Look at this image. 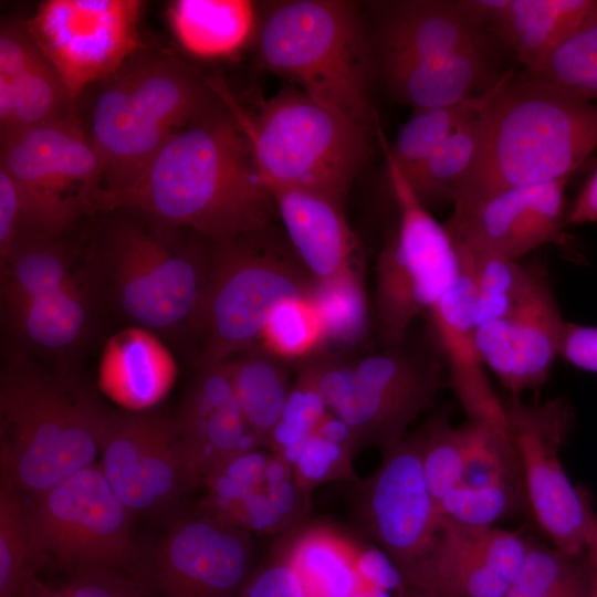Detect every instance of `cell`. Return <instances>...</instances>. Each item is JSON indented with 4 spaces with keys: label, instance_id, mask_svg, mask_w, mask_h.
I'll return each instance as SVG.
<instances>
[{
    "label": "cell",
    "instance_id": "6da1fadb",
    "mask_svg": "<svg viewBox=\"0 0 597 597\" xmlns=\"http://www.w3.org/2000/svg\"><path fill=\"white\" fill-rule=\"evenodd\" d=\"M220 95L222 103L177 133L113 210L138 209L213 242L279 222L250 140Z\"/></svg>",
    "mask_w": 597,
    "mask_h": 597
},
{
    "label": "cell",
    "instance_id": "7a4b0ae2",
    "mask_svg": "<svg viewBox=\"0 0 597 597\" xmlns=\"http://www.w3.org/2000/svg\"><path fill=\"white\" fill-rule=\"evenodd\" d=\"M480 128L451 217L509 189L570 178L597 149V103L507 70L480 112Z\"/></svg>",
    "mask_w": 597,
    "mask_h": 597
},
{
    "label": "cell",
    "instance_id": "3957f363",
    "mask_svg": "<svg viewBox=\"0 0 597 597\" xmlns=\"http://www.w3.org/2000/svg\"><path fill=\"white\" fill-rule=\"evenodd\" d=\"M90 88L93 97L81 125L103 165L96 209L103 213L136 186L177 133L222 103L213 80L168 52L146 46Z\"/></svg>",
    "mask_w": 597,
    "mask_h": 597
},
{
    "label": "cell",
    "instance_id": "277c9868",
    "mask_svg": "<svg viewBox=\"0 0 597 597\" xmlns=\"http://www.w3.org/2000/svg\"><path fill=\"white\" fill-rule=\"evenodd\" d=\"M104 213L85 258L105 300L138 328L196 339L213 241L138 209Z\"/></svg>",
    "mask_w": 597,
    "mask_h": 597
},
{
    "label": "cell",
    "instance_id": "5b68a950",
    "mask_svg": "<svg viewBox=\"0 0 597 597\" xmlns=\"http://www.w3.org/2000/svg\"><path fill=\"white\" fill-rule=\"evenodd\" d=\"M108 411L78 374L2 348L1 470L21 492H42L95 463Z\"/></svg>",
    "mask_w": 597,
    "mask_h": 597
},
{
    "label": "cell",
    "instance_id": "8992f818",
    "mask_svg": "<svg viewBox=\"0 0 597 597\" xmlns=\"http://www.w3.org/2000/svg\"><path fill=\"white\" fill-rule=\"evenodd\" d=\"M259 66L375 133L370 84L377 62L359 7L345 0L270 2L255 35Z\"/></svg>",
    "mask_w": 597,
    "mask_h": 597
},
{
    "label": "cell",
    "instance_id": "52a82bcc",
    "mask_svg": "<svg viewBox=\"0 0 597 597\" xmlns=\"http://www.w3.org/2000/svg\"><path fill=\"white\" fill-rule=\"evenodd\" d=\"M430 337L427 346L407 338L356 358L324 348L298 364L328 411L347 427L354 454L368 446L397 444L431 405L447 373Z\"/></svg>",
    "mask_w": 597,
    "mask_h": 597
},
{
    "label": "cell",
    "instance_id": "ba28073f",
    "mask_svg": "<svg viewBox=\"0 0 597 597\" xmlns=\"http://www.w3.org/2000/svg\"><path fill=\"white\" fill-rule=\"evenodd\" d=\"M220 91L250 140L266 185L312 192L344 208L370 158L371 132L292 85L263 101L253 114L235 103L226 85Z\"/></svg>",
    "mask_w": 597,
    "mask_h": 597
},
{
    "label": "cell",
    "instance_id": "9c48e42d",
    "mask_svg": "<svg viewBox=\"0 0 597 597\" xmlns=\"http://www.w3.org/2000/svg\"><path fill=\"white\" fill-rule=\"evenodd\" d=\"M315 283L279 222L213 242L197 358L226 362L261 345L272 311L286 300H311Z\"/></svg>",
    "mask_w": 597,
    "mask_h": 597
},
{
    "label": "cell",
    "instance_id": "30bf717a",
    "mask_svg": "<svg viewBox=\"0 0 597 597\" xmlns=\"http://www.w3.org/2000/svg\"><path fill=\"white\" fill-rule=\"evenodd\" d=\"M396 221L376 263L373 328L379 345L397 346L408 338L412 322L458 281V249L444 224L417 198L402 171L379 143Z\"/></svg>",
    "mask_w": 597,
    "mask_h": 597
},
{
    "label": "cell",
    "instance_id": "8fae6325",
    "mask_svg": "<svg viewBox=\"0 0 597 597\" xmlns=\"http://www.w3.org/2000/svg\"><path fill=\"white\" fill-rule=\"evenodd\" d=\"M32 543L65 569L106 566L133 572L138 552L134 515L100 463H93L25 501Z\"/></svg>",
    "mask_w": 597,
    "mask_h": 597
},
{
    "label": "cell",
    "instance_id": "7c38bea8",
    "mask_svg": "<svg viewBox=\"0 0 597 597\" xmlns=\"http://www.w3.org/2000/svg\"><path fill=\"white\" fill-rule=\"evenodd\" d=\"M139 0H46L24 25L76 105L140 49Z\"/></svg>",
    "mask_w": 597,
    "mask_h": 597
},
{
    "label": "cell",
    "instance_id": "4fadbf2b",
    "mask_svg": "<svg viewBox=\"0 0 597 597\" xmlns=\"http://www.w3.org/2000/svg\"><path fill=\"white\" fill-rule=\"evenodd\" d=\"M100 453L105 478L134 517L172 510L201 485L172 417L163 413L109 409Z\"/></svg>",
    "mask_w": 597,
    "mask_h": 597
},
{
    "label": "cell",
    "instance_id": "5bb4252c",
    "mask_svg": "<svg viewBox=\"0 0 597 597\" xmlns=\"http://www.w3.org/2000/svg\"><path fill=\"white\" fill-rule=\"evenodd\" d=\"M252 559V534L199 505L169 526L133 573L150 597H235Z\"/></svg>",
    "mask_w": 597,
    "mask_h": 597
},
{
    "label": "cell",
    "instance_id": "9a60e30c",
    "mask_svg": "<svg viewBox=\"0 0 597 597\" xmlns=\"http://www.w3.org/2000/svg\"><path fill=\"white\" fill-rule=\"evenodd\" d=\"M417 433L385 450L368 478L350 480V513L359 532L379 545L399 570L429 549L440 524L422 468Z\"/></svg>",
    "mask_w": 597,
    "mask_h": 597
},
{
    "label": "cell",
    "instance_id": "2e32d148",
    "mask_svg": "<svg viewBox=\"0 0 597 597\" xmlns=\"http://www.w3.org/2000/svg\"><path fill=\"white\" fill-rule=\"evenodd\" d=\"M503 405L535 519L557 549L578 556L590 502L574 488L559 459L572 423L569 406L561 399L530 405L519 397Z\"/></svg>",
    "mask_w": 597,
    "mask_h": 597
},
{
    "label": "cell",
    "instance_id": "e0dca14e",
    "mask_svg": "<svg viewBox=\"0 0 597 597\" xmlns=\"http://www.w3.org/2000/svg\"><path fill=\"white\" fill-rule=\"evenodd\" d=\"M528 546L519 533L441 516L426 554L398 572L404 585L440 597H505Z\"/></svg>",
    "mask_w": 597,
    "mask_h": 597
},
{
    "label": "cell",
    "instance_id": "ac0fdd59",
    "mask_svg": "<svg viewBox=\"0 0 597 597\" xmlns=\"http://www.w3.org/2000/svg\"><path fill=\"white\" fill-rule=\"evenodd\" d=\"M202 485L206 492L200 505L251 534L294 530L310 510L311 489L285 459L265 448L223 462Z\"/></svg>",
    "mask_w": 597,
    "mask_h": 597
},
{
    "label": "cell",
    "instance_id": "d6986e66",
    "mask_svg": "<svg viewBox=\"0 0 597 597\" xmlns=\"http://www.w3.org/2000/svg\"><path fill=\"white\" fill-rule=\"evenodd\" d=\"M569 178L502 191L468 213L444 223L455 243L520 260L545 244L579 256L566 232V186Z\"/></svg>",
    "mask_w": 597,
    "mask_h": 597
},
{
    "label": "cell",
    "instance_id": "ffe728a7",
    "mask_svg": "<svg viewBox=\"0 0 597 597\" xmlns=\"http://www.w3.org/2000/svg\"><path fill=\"white\" fill-rule=\"evenodd\" d=\"M86 264L84 274L65 289L1 307L6 347L34 358L54 373L78 374L77 364L91 345L105 300L94 271Z\"/></svg>",
    "mask_w": 597,
    "mask_h": 597
},
{
    "label": "cell",
    "instance_id": "44dd1931",
    "mask_svg": "<svg viewBox=\"0 0 597 597\" xmlns=\"http://www.w3.org/2000/svg\"><path fill=\"white\" fill-rule=\"evenodd\" d=\"M367 7L377 66L491 50L490 30L462 0H386Z\"/></svg>",
    "mask_w": 597,
    "mask_h": 597
},
{
    "label": "cell",
    "instance_id": "7402d4cb",
    "mask_svg": "<svg viewBox=\"0 0 597 597\" xmlns=\"http://www.w3.org/2000/svg\"><path fill=\"white\" fill-rule=\"evenodd\" d=\"M0 168L25 186L97 209L103 165L76 116L0 139Z\"/></svg>",
    "mask_w": 597,
    "mask_h": 597
},
{
    "label": "cell",
    "instance_id": "603a6c76",
    "mask_svg": "<svg viewBox=\"0 0 597 597\" xmlns=\"http://www.w3.org/2000/svg\"><path fill=\"white\" fill-rule=\"evenodd\" d=\"M172 420L201 485L223 462L261 448L237 404L224 362L196 359Z\"/></svg>",
    "mask_w": 597,
    "mask_h": 597
},
{
    "label": "cell",
    "instance_id": "cb8c5ba5",
    "mask_svg": "<svg viewBox=\"0 0 597 597\" xmlns=\"http://www.w3.org/2000/svg\"><path fill=\"white\" fill-rule=\"evenodd\" d=\"M460 268L458 281L426 314L430 335L469 421L507 429L504 405L490 385L476 346L472 279L461 260Z\"/></svg>",
    "mask_w": 597,
    "mask_h": 597
},
{
    "label": "cell",
    "instance_id": "d4e9b609",
    "mask_svg": "<svg viewBox=\"0 0 597 597\" xmlns=\"http://www.w3.org/2000/svg\"><path fill=\"white\" fill-rule=\"evenodd\" d=\"M268 187L293 250L316 282L360 269L359 241L343 207L312 192L274 185Z\"/></svg>",
    "mask_w": 597,
    "mask_h": 597
},
{
    "label": "cell",
    "instance_id": "484cf974",
    "mask_svg": "<svg viewBox=\"0 0 597 597\" xmlns=\"http://www.w3.org/2000/svg\"><path fill=\"white\" fill-rule=\"evenodd\" d=\"M528 69L597 13V0H463Z\"/></svg>",
    "mask_w": 597,
    "mask_h": 597
},
{
    "label": "cell",
    "instance_id": "4316f807",
    "mask_svg": "<svg viewBox=\"0 0 597 597\" xmlns=\"http://www.w3.org/2000/svg\"><path fill=\"white\" fill-rule=\"evenodd\" d=\"M489 51L428 62L381 64L391 96L413 109L431 108L486 92L502 76Z\"/></svg>",
    "mask_w": 597,
    "mask_h": 597
},
{
    "label": "cell",
    "instance_id": "83f0119b",
    "mask_svg": "<svg viewBox=\"0 0 597 597\" xmlns=\"http://www.w3.org/2000/svg\"><path fill=\"white\" fill-rule=\"evenodd\" d=\"M175 365L155 335L132 328L106 346L101 366L103 389L128 410L142 411L157 404L170 388Z\"/></svg>",
    "mask_w": 597,
    "mask_h": 597
},
{
    "label": "cell",
    "instance_id": "f1b7e54d",
    "mask_svg": "<svg viewBox=\"0 0 597 597\" xmlns=\"http://www.w3.org/2000/svg\"><path fill=\"white\" fill-rule=\"evenodd\" d=\"M168 20L186 51L218 59L255 39L260 12L248 0H176L168 6Z\"/></svg>",
    "mask_w": 597,
    "mask_h": 597
},
{
    "label": "cell",
    "instance_id": "f546056e",
    "mask_svg": "<svg viewBox=\"0 0 597 597\" xmlns=\"http://www.w3.org/2000/svg\"><path fill=\"white\" fill-rule=\"evenodd\" d=\"M88 210L78 198L25 186L0 169V261L20 242L63 238Z\"/></svg>",
    "mask_w": 597,
    "mask_h": 597
},
{
    "label": "cell",
    "instance_id": "4dcf8cb0",
    "mask_svg": "<svg viewBox=\"0 0 597 597\" xmlns=\"http://www.w3.org/2000/svg\"><path fill=\"white\" fill-rule=\"evenodd\" d=\"M63 238L18 243L0 261L1 307L14 306L59 292L76 282L87 264Z\"/></svg>",
    "mask_w": 597,
    "mask_h": 597
},
{
    "label": "cell",
    "instance_id": "1f68e13d",
    "mask_svg": "<svg viewBox=\"0 0 597 597\" xmlns=\"http://www.w3.org/2000/svg\"><path fill=\"white\" fill-rule=\"evenodd\" d=\"M224 366L248 427L266 449L292 389L287 363L258 345L231 356Z\"/></svg>",
    "mask_w": 597,
    "mask_h": 597
},
{
    "label": "cell",
    "instance_id": "d6a6232c",
    "mask_svg": "<svg viewBox=\"0 0 597 597\" xmlns=\"http://www.w3.org/2000/svg\"><path fill=\"white\" fill-rule=\"evenodd\" d=\"M527 388L542 386L559 357L566 326L542 264L531 287L510 315Z\"/></svg>",
    "mask_w": 597,
    "mask_h": 597
},
{
    "label": "cell",
    "instance_id": "836d02e7",
    "mask_svg": "<svg viewBox=\"0 0 597 597\" xmlns=\"http://www.w3.org/2000/svg\"><path fill=\"white\" fill-rule=\"evenodd\" d=\"M359 554L333 531L312 528L298 535L282 557L306 597H350L359 590Z\"/></svg>",
    "mask_w": 597,
    "mask_h": 597
},
{
    "label": "cell",
    "instance_id": "e575fe53",
    "mask_svg": "<svg viewBox=\"0 0 597 597\" xmlns=\"http://www.w3.org/2000/svg\"><path fill=\"white\" fill-rule=\"evenodd\" d=\"M492 87L451 104L413 109L392 144L386 140L378 119L375 135L398 168L407 174L480 113L491 96Z\"/></svg>",
    "mask_w": 597,
    "mask_h": 597
},
{
    "label": "cell",
    "instance_id": "d590c367",
    "mask_svg": "<svg viewBox=\"0 0 597 597\" xmlns=\"http://www.w3.org/2000/svg\"><path fill=\"white\" fill-rule=\"evenodd\" d=\"M455 245L472 279L476 325L510 316L531 287L542 264L538 261L522 263Z\"/></svg>",
    "mask_w": 597,
    "mask_h": 597
},
{
    "label": "cell",
    "instance_id": "8d00e7d4",
    "mask_svg": "<svg viewBox=\"0 0 597 597\" xmlns=\"http://www.w3.org/2000/svg\"><path fill=\"white\" fill-rule=\"evenodd\" d=\"M75 116V103L62 77L40 51L21 74L9 109L0 117V139Z\"/></svg>",
    "mask_w": 597,
    "mask_h": 597
},
{
    "label": "cell",
    "instance_id": "74e56055",
    "mask_svg": "<svg viewBox=\"0 0 597 597\" xmlns=\"http://www.w3.org/2000/svg\"><path fill=\"white\" fill-rule=\"evenodd\" d=\"M480 134L479 113L420 165L402 172L417 198L429 210L437 206H453L474 161Z\"/></svg>",
    "mask_w": 597,
    "mask_h": 597
},
{
    "label": "cell",
    "instance_id": "f35d334b",
    "mask_svg": "<svg viewBox=\"0 0 597 597\" xmlns=\"http://www.w3.org/2000/svg\"><path fill=\"white\" fill-rule=\"evenodd\" d=\"M521 73L573 97L597 103V13Z\"/></svg>",
    "mask_w": 597,
    "mask_h": 597
},
{
    "label": "cell",
    "instance_id": "ab89813d",
    "mask_svg": "<svg viewBox=\"0 0 597 597\" xmlns=\"http://www.w3.org/2000/svg\"><path fill=\"white\" fill-rule=\"evenodd\" d=\"M359 270L315 283L311 302L323 327L325 348L355 345L373 327L371 307Z\"/></svg>",
    "mask_w": 597,
    "mask_h": 597
},
{
    "label": "cell",
    "instance_id": "60d3db41",
    "mask_svg": "<svg viewBox=\"0 0 597 597\" xmlns=\"http://www.w3.org/2000/svg\"><path fill=\"white\" fill-rule=\"evenodd\" d=\"M46 561L34 549L27 504L21 491L1 470L0 476V597H15Z\"/></svg>",
    "mask_w": 597,
    "mask_h": 597
},
{
    "label": "cell",
    "instance_id": "b9f144b4",
    "mask_svg": "<svg viewBox=\"0 0 597 597\" xmlns=\"http://www.w3.org/2000/svg\"><path fill=\"white\" fill-rule=\"evenodd\" d=\"M261 346L287 364L325 348L323 327L311 300H286L271 313Z\"/></svg>",
    "mask_w": 597,
    "mask_h": 597
},
{
    "label": "cell",
    "instance_id": "7bdbcfd3",
    "mask_svg": "<svg viewBox=\"0 0 597 597\" xmlns=\"http://www.w3.org/2000/svg\"><path fill=\"white\" fill-rule=\"evenodd\" d=\"M573 558L530 545L505 597H588L589 586Z\"/></svg>",
    "mask_w": 597,
    "mask_h": 597
},
{
    "label": "cell",
    "instance_id": "ee69618b",
    "mask_svg": "<svg viewBox=\"0 0 597 597\" xmlns=\"http://www.w3.org/2000/svg\"><path fill=\"white\" fill-rule=\"evenodd\" d=\"M56 582L38 575L30 578L15 597H150L134 573L115 567L69 568Z\"/></svg>",
    "mask_w": 597,
    "mask_h": 597
},
{
    "label": "cell",
    "instance_id": "f6af8a7d",
    "mask_svg": "<svg viewBox=\"0 0 597 597\" xmlns=\"http://www.w3.org/2000/svg\"><path fill=\"white\" fill-rule=\"evenodd\" d=\"M516 451L509 430L468 421V439L459 485L480 488L509 481Z\"/></svg>",
    "mask_w": 597,
    "mask_h": 597
},
{
    "label": "cell",
    "instance_id": "bcb514c9",
    "mask_svg": "<svg viewBox=\"0 0 597 597\" xmlns=\"http://www.w3.org/2000/svg\"><path fill=\"white\" fill-rule=\"evenodd\" d=\"M420 433L425 479L437 507L441 499L460 483L468 423L454 428L442 419H436Z\"/></svg>",
    "mask_w": 597,
    "mask_h": 597
},
{
    "label": "cell",
    "instance_id": "7dc6e473",
    "mask_svg": "<svg viewBox=\"0 0 597 597\" xmlns=\"http://www.w3.org/2000/svg\"><path fill=\"white\" fill-rule=\"evenodd\" d=\"M310 489L321 482L356 479L352 468L354 455L348 443L324 434L317 427L279 453Z\"/></svg>",
    "mask_w": 597,
    "mask_h": 597
},
{
    "label": "cell",
    "instance_id": "c3c4849f",
    "mask_svg": "<svg viewBox=\"0 0 597 597\" xmlns=\"http://www.w3.org/2000/svg\"><path fill=\"white\" fill-rule=\"evenodd\" d=\"M475 341L485 367L512 397L528 389L510 316L476 325Z\"/></svg>",
    "mask_w": 597,
    "mask_h": 597
},
{
    "label": "cell",
    "instance_id": "681fc988",
    "mask_svg": "<svg viewBox=\"0 0 597 597\" xmlns=\"http://www.w3.org/2000/svg\"><path fill=\"white\" fill-rule=\"evenodd\" d=\"M509 481L469 488L457 485L437 504L438 513L451 521L476 527H490L510 507Z\"/></svg>",
    "mask_w": 597,
    "mask_h": 597
},
{
    "label": "cell",
    "instance_id": "f907efd6",
    "mask_svg": "<svg viewBox=\"0 0 597 597\" xmlns=\"http://www.w3.org/2000/svg\"><path fill=\"white\" fill-rule=\"evenodd\" d=\"M329 413L317 390L298 371L282 418L266 449L276 454L281 453L285 448L317 429Z\"/></svg>",
    "mask_w": 597,
    "mask_h": 597
},
{
    "label": "cell",
    "instance_id": "816d5d0a",
    "mask_svg": "<svg viewBox=\"0 0 597 597\" xmlns=\"http://www.w3.org/2000/svg\"><path fill=\"white\" fill-rule=\"evenodd\" d=\"M40 52L24 22L4 20L0 28V117L9 109L14 87Z\"/></svg>",
    "mask_w": 597,
    "mask_h": 597
},
{
    "label": "cell",
    "instance_id": "f5cc1de1",
    "mask_svg": "<svg viewBox=\"0 0 597 597\" xmlns=\"http://www.w3.org/2000/svg\"><path fill=\"white\" fill-rule=\"evenodd\" d=\"M235 597H306L294 570L283 557L252 570Z\"/></svg>",
    "mask_w": 597,
    "mask_h": 597
},
{
    "label": "cell",
    "instance_id": "db71d44e",
    "mask_svg": "<svg viewBox=\"0 0 597 597\" xmlns=\"http://www.w3.org/2000/svg\"><path fill=\"white\" fill-rule=\"evenodd\" d=\"M559 357L578 369L597 374V326L567 322Z\"/></svg>",
    "mask_w": 597,
    "mask_h": 597
},
{
    "label": "cell",
    "instance_id": "11a10c76",
    "mask_svg": "<svg viewBox=\"0 0 597 597\" xmlns=\"http://www.w3.org/2000/svg\"><path fill=\"white\" fill-rule=\"evenodd\" d=\"M388 558L376 549H368L359 554L358 572L360 576L384 589L402 584L398 569L389 564Z\"/></svg>",
    "mask_w": 597,
    "mask_h": 597
},
{
    "label": "cell",
    "instance_id": "9f6ffc18",
    "mask_svg": "<svg viewBox=\"0 0 597 597\" xmlns=\"http://www.w3.org/2000/svg\"><path fill=\"white\" fill-rule=\"evenodd\" d=\"M597 222V166L567 211L566 226Z\"/></svg>",
    "mask_w": 597,
    "mask_h": 597
},
{
    "label": "cell",
    "instance_id": "6f0895ef",
    "mask_svg": "<svg viewBox=\"0 0 597 597\" xmlns=\"http://www.w3.org/2000/svg\"><path fill=\"white\" fill-rule=\"evenodd\" d=\"M584 549L587 551L589 561L597 572V515L590 503L586 515Z\"/></svg>",
    "mask_w": 597,
    "mask_h": 597
},
{
    "label": "cell",
    "instance_id": "680465c9",
    "mask_svg": "<svg viewBox=\"0 0 597 597\" xmlns=\"http://www.w3.org/2000/svg\"><path fill=\"white\" fill-rule=\"evenodd\" d=\"M367 597H390L387 593V589H384L378 586H371L368 590Z\"/></svg>",
    "mask_w": 597,
    "mask_h": 597
},
{
    "label": "cell",
    "instance_id": "91938a15",
    "mask_svg": "<svg viewBox=\"0 0 597 597\" xmlns=\"http://www.w3.org/2000/svg\"><path fill=\"white\" fill-rule=\"evenodd\" d=\"M588 597H597V575L589 585Z\"/></svg>",
    "mask_w": 597,
    "mask_h": 597
},
{
    "label": "cell",
    "instance_id": "94428289",
    "mask_svg": "<svg viewBox=\"0 0 597 597\" xmlns=\"http://www.w3.org/2000/svg\"><path fill=\"white\" fill-rule=\"evenodd\" d=\"M410 597H440V596H437L434 594L425 593V591L415 590V594L411 595Z\"/></svg>",
    "mask_w": 597,
    "mask_h": 597
},
{
    "label": "cell",
    "instance_id": "6125c7cd",
    "mask_svg": "<svg viewBox=\"0 0 597 597\" xmlns=\"http://www.w3.org/2000/svg\"><path fill=\"white\" fill-rule=\"evenodd\" d=\"M368 590L369 589H367V590H357L350 597H367Z\"/></svg>",
    "mask_w": 597,
    "mask_h": 597
}]
</instances>
